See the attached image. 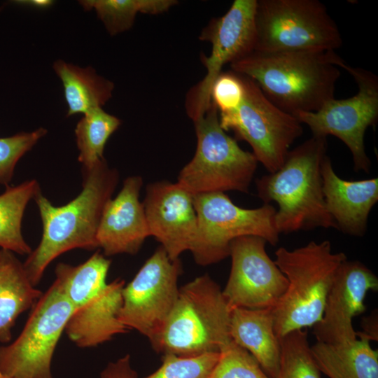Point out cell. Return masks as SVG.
I'll list each match as a JSON object with an SVG mask.
<instances>
[{"label":"cell","mask_w":378,"mask_h":378,"mask_svg":"<svg viewBox=\"0 0 378 378\" xmlns=\"http://www.w3.org/2000/svg\"><path fill=\"white\" fill-rule=\"evenodd\" d=\"M82 190L69 203L54 206L38 193L35 201L42 223L37 247L27 255L23 265L35 286L50 262L74 248H98L97 233L104 209L118 183V173L106 160L89 169H82Z\"/></svg>","instance_id":"6da1fadb"},{"label":"cell","mask_w":378,"mask_h":378,"mask_svg":"<svg viewBox=\"0 0 378 378\" xmlns=\"http://www.w3.org/2000/svg\"><path fill=\"white\" fill-rule=\"evenodd\" d=\"M344 63L335 50H253L230 65L232 71L253 80L274 105L293 115L316 111L334 98Z\"/></svg>","instance_id":"7a4b0ae2"},{"label":"cell","mask_w":378,"mask_h":378,"mask_svg":"<svg viewBox=\"0 0 378 378\" xmlns=\"http://www.w3.org/2000/svg\"><path fill=\"white\" fill-rule=\"evenodd\" d=\"M327 148V138L312 136L290 150L278 170L255 180L258 197L264 204L278 205L274 223L279 234L337 229L323 192L321 164Z\"/></svg>","instance_id":"3957f363"},{"label":"cell","mask_w":378,"mask_h":378,"mask_svg":"<svg viewBox=\"0 0 378 378\" xmlns=\"http://www.w3.org/2000/svg\"><path fill=\"white\" fill-rule=\"evenodd\" d=\"M111 263L97 251L80 265L59 262L55 267V281L74 309L64 331L78 347L97 346L128 330L119 319L125 281L106 282Z\"/></svg>","instance_id":"277c9868"},{"label":"cell","mask_w":378,"mask_h":378,"mask_svg":"<svg viewBox=\"0 0 378 378\" xmlns=\"http://www.w3.org/2000/svg\"><path fill=\"white\" fill-rule=\"evenodd\" d=\"M347 260L334 253L328 240L312 241L288 250L279 248L274 260L286 276L287 289L272 309L274 328L280 338L299 329L312 327L322 317L326 300L340 265Z\"/></svg>","instance_id":"5b68a950"},{"label":"cell","mask_w":378,"mask_h":378,"mask_svg":"<svg viewBox=\"0 0 378 378\" xmlns=\"http://www.w3.org/2000/svg\"><path fill=\"white\" fill-rule=\"evenodd\" d=\"M231 310L209 274L196 277L179 288L154 350L181 356L220 352L232 341Z\"/></svg>","instance_id":"8992f818"},{"label":"cell","mask_w":378,"mask_h":378,"mask_svg":"<svg viewBox=\"0 0 378 378\" xmlns=\"http://www.w3.org/2000/svg\"><path fill=\"white\" fill-rule=\"evenodd\" d=\"M193 122L196 150L180 171L177 183L192 195L230 190L248 193L258 162L253 153L243 150L220 127L213 102Z\"/></svg>","instance_id":"52a82bcc"},{"label":"cell","mask_w":378,"mask_h":378,"mask_svg":"<svg viewBox=\"0 0 378 378\" xmlns=\"http://www.w3.org/2000/svg\"><path fill=\"white\" fill-rule=\"evenodd\" d=\"M254 22L256 51H335L343 42L318 0H256Z\"/></svg>","instance_id":"ba28073f"},{"label":"cell","mask_w":378,"mask_h":378,"mask_svg":"<svg viewBox=\"0 0 378 378\" xmlns=\"http://www.w3.org/2000/svg\"><path fill=\"white\" fill-rule=\"evenodd\" d=\"M193 201L197 230L190 251L200 265L217 263L228 257L231 242L241 237H259L272 246L279 242L276 209L270 204L244 209L224 192L195 195Z\"/></svg>","instance_id":"9c48e42d"},{"label":"cell","mask_w":378,"mask_h":378,"mask_svg":"<svg viewBox=\"0 0 378 378\" xmlns=\"http://www.w3.org/2000/svg\"><path fill=\"white\" fill-rule=\"evenodd\" d=\"M73 311L55 281L32 307L17 339L0 346V371L10 378H53L54 352Z\"/></svg>","instance_id":"30bf717a"},{"label":"cell","mask_w":378,"mask_h":378,"mask_svg":"<svg viewBox=\"0 0 378 378\" xmlns=\"http://www.w3.org/2000/svg\"><path fill=\"white\" fill-rule=\"evenodd\" d=\"M354 78L357 93L349 98L328 101L314 112L298 111L293 115L307 125L312 136L332 135L349 149L354 170L368 174L371 161L365 147L366 130L378 120V77L372 71L344 63L342 67Z\"/></svg>","instance_id":"8fae6325"},{"label":"cell","mask_w":378,"mask_h":378,"mask_svg":"<svg viewBox=\"0 0 378 378\" xmlns=\"http://www.w3.org/2000/svg\"><path fill=\"white\" fill-rule=\"evenodd\" d=\"M241 76L244 85L242 102L233 113L218 116L219 122L225 132H234L237 141H246L258 162L273 173L302 134V125L293 115L270 102L253 80Z\"/></svg>","instance_id":"7c38bea8"},{"label":"cell","mask_w":378,"mask_h":378,"mask_svg":"<svg viewBox=\"0 0 378 378\" xmlns=\"http://www.w3.org/2000/svg\"><path fill=\"white\" fill-rule=\"evenodd\" d=\"M180 260H172L160 246L122 289L120 322L156 345L178 297Z\"/></svg>","instance_id":"4fadbf2b"},{"label":"cell","mask_w":378,"mask_h":378,"mask_svg":"<svg viewBox=\"0 0 378 378\" xmlns=\"http://www.w3.org/2000/svg\"><path fill=\"white\" fill-rule=\"evenodd\" d=\"M255 6L256 0H234L223 16L212 19L202 31L199 38L211 43V51L202 59L205 76L186 97V111L192 121L211 106V88L223 67L254 50Z\"/></svg>","instance_id":"5bb4252c"},{"label":"cell","mask_w":378,"mask_h":378,"mask_svg":"<svg viewBox=\"0 0 378 378\" xmlns=\"http://www.w3.org/2000/svg\"><path fill=\"white\" fill-rule=\"evenodd\" d=\"M259 237L234 239L230 247L231 270L223 295L231 309H273L285 293L288 281L265 249Z\"/></svg>","instance_id":"9a60e30c"},{"label":"cell","mask_w":378,"mask_h":378,"mask_svg":"<svg viewBox=\"0 0 378 378\" xmlns=\"http://www.w3.org/2000/svg\"><path fill=\"white\" fill-rule=\"evenodd\" d=\"M378 290V278L365 265L346 260L340 267L328 293L323 315L313 327L318 342L350 344L357 340L353 318L365 311L367 293Z\"/></svg>","instance_id":"2e32d148"},{"label":"cell","mask_w":378,"mask_h":378,"mask_svg":"<svg viewBox=\"0 0 378 378\" xmlns=\"http://www.w3.org/2000/svg\"><path fill=\"white\" fill-rule=\"evenodd\" d=\"M142 204L149 235L172 260L190 251L197 230L193 195L176 183H149Z\"/></svg>","instance_id":"e0dca14e"},{"label":"cell","mask_w":378,"mask_h":378,"mask_svg":"<svg viewBox=\"0 0 378 378\" xmlns=\"http://www.w3.org/2000/svg\"><path fill=\"white\" fill-rule=\"evenodd\" d=\"M142 178H126L113 199L106 203L97 230L98 248L105 256L138 253L149 235L142 202L139 200Z\"/></svg>","instance_id":"ac0fdd59"},{"label":"cell","mask_w":378,"mask_h":378,"mask_svg":"<svg viewBox=\"0 0 378 378\" xmlns=\"http://www.w3.org/2000/svg\"><path fill=\"white\" fill-rule=\"evenodd\" d=\"M321 176L326 206L337 230L350 236L365 235L369 214L378 201V178L342 179L328 155L321 164Z\"/></svg>","instance_id":"d6986e66"},{"label":"cell","mask_w":378,"mask_h":378,"mask_svg":"<svg viewBox=\"0 0 378 378\" xmlns=\"http://www.w3.org/2000/svg\"><path fill=\"white\" fill-rule=\"evenodd\" d=\"M230 335L233 342L254 357L270 378H276L281 346L274 331L272 309H232Z\"/></svg>","instance_id":"ffe728a7"},{"label":"cell","mask_w":378,"mask_h":378,"mask_svg":"<svg viewBox=\"0 0 378 378\" xmlns=\"http://www.w3.org/2000/svg\"><path fill=\"white\" fill-rule=\"evenodd\" d=\"M43 293L29 280L23 263L0 248V342L7 343L18 316L32 308Z\"/></svg>","instance_id":"44dd1931"},{"label":"cell","mask_w":378,"mask_h":378,"mask_svg":"<svg viewBox=\"0 0 378 378\" xmlns=\"http://www.w3.org/2000/svg\"><path fill=\"white\" fill-rule=\"evenodd\" d=\"M311 351L321 373L329 378H378L377 350L367 338L346 344L316 342Z\"/></svg>","instance_id":"7402d4cb"},{"label":"cell","mask_w":378,"mask_h":378,"mask_svg":"<svg viewBox=\"0 0 378 378\" xmlns=\"http://www.w3.org/2000/svg\"><path fill=\"white\" fill-rule=\"evenodd\" d=\"M52 66L63 84L67 116L102 108L111 97L113 83L92 67L81 68L62 59Z\"/></svg>","instance_id":"603a6c76"},{"label":"cell","mask_w":378,"mask_h":378,"mask_svg":"<svg viewBox=\"0 0 378 378\" xmlns=\"http://www.w3.org/2000/svg\"><path fill=\"white\" fill-rule=\"evenodd\" d=\"M41 192L36 179L8 186L0 194V248L20 255L32 251L22 232V218L29 202Z\"/></svg>","instance_id":"cb8c5ba5"},{"label":"cell","mask_w":378,"mask_h":378,"mask_svg":"<svg viewBox=\"0 0 378 378\" xmlns=\"http://www.w3.org/2000/svg\"><path fill=\"white\" fill-rule=\"evenodd\" d=\"M80 4L86 10L94 9L111 36L128 30L137 13L158 15L167 11L175 0H84Z\"/></svg>","instance_id":"d4e9b609"},{"label":"cell","mask_w":378,"mask_h":378,"mask_svg":"<svg viewBox=\"0 0 378 378\" xmlns=\"http://www.w3.org/2000/svg\"><path fill=\"white\" fill-rule=\"evenodd\" d=\"M120 124L119 118L102 108L84 114L75 129L79 151L78 160L82 164V169H91L105 160V145Z\"/></svg>","instance_id":"484cf974"},{"label":"cell","mask_w":378,"mask_h":378,"mask_svg":"<svg viewBox=\"0 0 378 378\" xmlns=\"http://www.w3.org/2000/svg\"><path fill=\"white\" fill-rule=\"evenodd\" d=\"M281 356L276 378H321L311 351L306 329L279 338Z\"/></svg>","instance_id":"4316f807"},{"label":"cell","mask_w":378,"mask_h":378,"mask_svg":"<svg viewBox=\"0 0 378 378\" xmlns=\"http://www.w3.org/2000/svg\"><path fill=\"white\" fill-rule=\"evenodd\" d=\"M218 357L219 352L193 356L164 354L160 366L144 378H209Z\"/></svg>","instance_id":"83f0119b"},{"label":"cell","mask_w":378,"mask_h":378,"mask_svg":"<svg viewBox=\"0 0 378 378\" xmlns=\"http://www.w3.org/2000/svg\"><path fill=\"white\" fill-rule=\"evenodd\" d=\"M209 378H270L254 357L232 340L219 352Z\"/></svg>","instance_id":"f1b7e54d"},{"label":"cell","mask_w":378,"mask_h":378,"mask_svg":"<svg viewBox=\"0 0 378 378\" xmlns=\"http://www.w3.org/2000/svg\"><path fill=\"white\" fill-rule=\"evenodd\" d=\"M48 131L39 127L0 138V185L9 186L20 159L43 138Z\"/></svg>","instance_id":"f546056e"},{"label":"cell","mask_w":378,"mask_h":378,"mask_svg":"<svg viewBox=\"0 0 378 378\" xmlns=\"http://www.w3.org/2000/svg\"><path fill=\"white\" fill-rule=\"evenodd\" d=\"M244 95L242 76L230 70L221 72L214 81L211 91V102L216 106L218 116L237 111Z\"/></svg>","instance_id":"4dcf8cb0"},{"label":"cell","mask_w":378,"mask_h":378,"mask_svg":"<svg viewBox=\"0 0 378 378\" xmlns=\"http://www.w3.org/2000/svg\"><path fill=\"white\" fill-rule=\"evenodd\" d=\"M100 378H138V375L131 365L130 356L126 354L110 362L101 372Z\"/></svg>","instance_id":"1f68e13d"},{"label":"cell","mask_w":378,"mask_h":378,"mask_svg":"<svg viewBox=\"0 0 378 378\" xmlns=\"http://www.w3.org/2000/svg\"><path fill=\"white\" fill-rule=\"evenodd\" d=\"M362 331L357 332V337H363L370 341H377V313H372L370 316L363 318Z\"/></svg>","instance_id":"d6a6232c"},{"label":"cell","mask_w":378,"mask_h":378,"mask_svg":"<svg viewBox=\"0 0 378 378\" xmlns=\"http://www.w3.org/2000/svg\"><path fill=\"white\" fill-rule=\"evenodd\" d=\"M18 2L20 4H24L38 8H46L53 3V1L50 0L18 1Z\"/></svg>","instance_id":"836d02e7"},{"label":"cell","mask_w":378,"mask_h":378,"mask_svg":"<svg viewBox=\"0 0 378 378\" xmlns=\"http://www.w3.org/2000/svg\"><path fill=\"white\" fill-rule=\"evenodd\" d=\"M0 378H10L0 371Z\"/></svg>","instance_id":"e575fe53"}]
</instances>
